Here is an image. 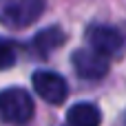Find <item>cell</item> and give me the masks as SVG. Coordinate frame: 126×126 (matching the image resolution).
<instances>
[{
    "label": "cell",
    "mask_w": 126,
    "mask_h": 126,
    "mask_svg": "<svg viewBox=\"0 0 126 126\" xmlns=\"http://www.w3.org/2000/svg\"><path fill=\"white\" fill-rule=\"evenodd\" d=\"M44 11L42 0H0V24L7 29H24Z\"/></svg>",
    "instance_id": "cell-1"
},
{
    "label": "cell",
    "mask_w": 126,
    "mask_h": 126,
    "mask_svg": "<svg viewBox=\"0 0 126 126\" xmlns=\"http://www.w3.org/2000/svg\"><path fill=\"white\" fill-rule=\"evenodd\" d=\"M0 117L11 124H24L33 117V100L24 89L11 86L0 91Z\"/></svg>",
    "instance_id": "cell-2"
},
{
    "label": "cell",
    "mask_w": 126,
    "mask_h": 126,
    "mask_svg": "<svg viewBox=\"0 0 126 126\" xmlns=\"http://www.w3.org/2000/svg\"><path fill=\"white\" fill-rule=\"evenodd\" d=\"M86 42L91 44V49L104 58L109 55H117L124 47V35L120 29L109 27V24H91L86 31Z\"/></svg>",
    "instance_id": "cell-3"
},
{
    "label": "cell",
    "mask_w": 126,
    "mask_h": 126,
    "mask_svg": "<svg viewBox=\"0 0 126 126\" xmlns=\"http://www.w3.org/2000/svg\"><path fill=\"white\" fill-rule=\"evenodd\" d=\"M33 89L49 104H64V100L69 97L66 80L53 71H35L33 73Z\"/></svg>",
    "instance_id": "cell-4"
},
{
    "label": "cell",
    "mask_w": 126,
    "mask_h": 126,
    "mask_svg": "<svg viewBox=\"0 0 126 126\" xmlns=\"http://www.w3.org/2000/svg\"><path fill=\"white\" fill-rule=\"evenodd\" d=\"M73 69L84 80H100L109 73V58L95 53L93 49H78L71 55Z\"/></svg>",
    "instance_id": "cell-5"
},
{
    "label": "cell",
    "mask_w": 126,
    "mask_h": 126,
    "mask_svg": "<svg viewBox=\"0 0 126 126\" xmlns=\"http://www.w3.org/2000/svg\"><path fill=\"white\" fill-rule=\"evenodd\" d=\"M64 42H66V33H64L60 27H47V29H42V31L35 33L31 47H33V51H35L40 58H47V55H51L55 49H60Z\"/></svg>",
    "instance_id": "cell-6"
},
{
    "label": "cell",
    "mask_w": 126,
    "mask_h": 126,
    "mask_svg": "<svg viewBox=\"0 0 126 126\" xmlns=\"http://www.w3.org/2000/svg\"><path fill=\"white\" fill-rule=\"evenodd\" d=\"M66 122L71 126H100L102 124V113L95 104L91 102H80L73 104L66 113Z\"/></svg>",
    "instance_id": "cell-7"
},
{
    "label": "cell",
    "mask_w": 126,
    "mask_h": 126,
    "mask_svg": "<svg viewBox=\"0 0 126 126\" xmlns=\"http://www.w3.org/2000/svg\"><path fill=\"white\" fill-rule=\"evenodd\" d=\"M18 60V47L4 38H0V71L11 69Z\"/></svg>",
    "instance_id": "cell-8"
},
{
    "label": "cell",
    "mask_w": 126,
    "mask_h": 126,
    "mask_svg": "<svg viewBox=\"0 0 126 126\" xmlns=\"http://www.w3.org/2000/svg\"><path fill=\"white\" fill-rule=\"evenodd\" d=\"M124 126H126V120H124Z\"/></svg>",
    "instance_id": "cell-9"
}]
</instances>
